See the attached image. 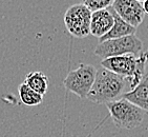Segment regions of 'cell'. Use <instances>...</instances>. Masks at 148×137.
I'll use <instances>...</instances> for the list:
<instances>
[{
	"label": "cell",
	"instance_id": "1",
	"mask_svg": "<svg viewBox=\"0 0 148 137\" xmlns=\"http://www.w3.org/2000/svg\"><path fill=\"white\" fill-rule=\"evenodd\" d=\"M129 88L127 78L122 77L105 68L97 70L94 84L87 95V99L95 103H108L121 99Z\"/></svg>",
	"mask_w": 148,
	"mask_h": 137
},
{
	"label": "cell",
	"instance_id": "2",
	"mask_svg": "<svg viewBox=\"0 0 148 137\" xmlns=\"http://www.w3.org/2000/svg\"><path fill=\"white\" fill-rule=\"evenodd\" d=\"M148 62V52L138 55L126 54L102 59L101 66L116 74L127 78L129 91L134 90L141 82L146 74V64Z\"/></svg>",
	"mask_w": 148,
	"mask_h": 137
},
{
	"label": "cell",
	"instance_id": "3",
	"mask_svg": "<svg viewBox=\"0 0 148 137\" xmlns=\"http://www.w3.org/2000/svg\"><path fill=\"white\" fill-rule=\"evenodd\" d=\"M112 122L119 129L131 130L139 127L144 119V111L125 98L106 103Z\"/></svg>",
	"mask_w": 148,
	"mask_h": 137
},
{
	"label": "cell",
	"instance_id": "4",
	"mask_svg": "<svg viewBox=\"0 0 148 137\" xmlns=\"http://www.w3.org/2000/svg\"><path fill=\"white\" fill-rule=\"evenodd\" d=\"M143 49L142 40L136 35H129L125 37L114 38L100 42L95 49V55L102 59L114 56H121L126 54L138 55Z\"/></svg>",
	"mask_w": 148,
	"mask_h": 137
},
{
	"label": "cell",
	"instance_id": "5",
	"mask_svg": "<svg viewBox=\"0 0 148 137\" xmlns=\"http://www.w3.org/2000/svg\"><path fill=\"white\" fill-rule=\"evenodd\" d=\"M97 74V68L91 64L81 63L77 68L71 71L65 77L63 84L67 91L74 93L78 97H87L91 86L94 84Z\"/></svg>",
	"mask_w": 148,
	"mask_h": 137
},
{
	"label": "cell",
	"instance_id": "6",
	"mask_svg": "<svg viewBox=\"0 0 148 137\" xmlns=\"http://www.w3.org/2000/svg\"><path fill=\"white\" fill-rule=\"evenodd\" d=\"M91 11L82 3L69 6L64 14V24L76 38H85L90 34Z\"/></svg>",
	"mask_w": 148,
	"mask_h": 137
},
{
	"label": "cell",
	"instance_id": "7",
	"mask_svg": "<svg viewBox=\"0 0 148 137\" xmlns=\"http://www.w3.org/2000/svg\"><path fill=\"white\" fill-rule=\"evenodd\" d=\"M111 8L124 21L134 28L143 22L145 12L142 3L137 0H114Z\"/></svg>",
	"mask_w": 148,
	"mask_h": 137
},
{
	"label": "cell",
	"instance_id": "8",
	"mask_svg": "<svg viewBox=\"0 0 148 137\" xmlns=\"http://www.w3.org/2000/svg\"><path fill=\"white\" fill-rule=\"evenodd\" d=\"M114 16L109 8L91 12L90 34L97 38L107 34L114 26Z\"/></svg>",
	"mask_w": 148,
	"mask_h": 137
},
{
	"label": "cell",
	"instance_id": "9",
	"mask_svg": "<svg viewBox=\"0 0 148 137\" xmlns=\"http://www.w3.org/2000/svg\"><path fill=\"white\" fill-rule=\"evenodd\" d=\"M109 10L112 13V16H114V26L110 29V31L105 34L103 37L99 38V43L103 42L105 40L109 39H114V38H121V37H125V36H129V35H136V32H137V28L132 26L131 24L127 23L126 21L120 17L119 15L114 12V10L109 6Z\"/></svg>",
	"mask_w": 148,
	"mask_h": 137
},
{
	"label": "cell",
	"instance_id": "10",
	"mask_svg": "<svg viewBox=\"0 0 148 137\" xmlns=\"http://www.w3.org/2000/svg\"><path fill=\"white\" fill-rule=\"evenodd\" d=\"M122 98H125L131 103L136 104L144 112H148V74L146 72L145 76L141 80L134 90L126 92Z\"/></svg>",
	"mask_w": 148,
	"mask_h": 137
},
{
	"label": "cell",
	"instance_id": "11",
	"mask_svg": "<svg viewBox=\"0 0 148 137\" xmlns=\"http://www.w3.org/2000/svg\"><path fill=\"white\" fill-rule=\"evenodd\" d=\"M24 83L42 96H44L49 90V78L41 71L29 72L24 78Z\"/></svg>",
	"mask_w": 148,
	"mask_h": 137
},
{
	"label": "cell",
	"instance_id": "12",
	"mask_svg": "<svg viewBox=\"0 0 148 137\" xmlns=\"http://www.w3.org/2000/svg\"><path fill=\"white\" fill-rule=\"evenodd\" d=\"M18 92H19L20 99H21L22 103H24L25 106H29V107L39 106L40 103H42L43 101L42 95H40L39 93L35 92L34 90H32L24 82L21 83L19 86Z\"/></svg>",
	"mask_w": 148,
	"mask_h": 137
},
{
	"label": "cell",
	"instance_id": "13",
	"mask_svg": "<svg viewBox=\"0 0 148 137\" xmlns=\"http://www.w3.org/2000/svg\"><path fill=\"white\" fill-rule=\"evenodd\" d=\"M82 4L87 6L91 12L98 11V10L107 9L112 6L114 0H80Z\"/></svg>",
	"mask_w": 148,
	"mask_h": 137
},
{
	"label": "cell",
	"instance_id": "14",
	"mask_svg": "<svg viewBox=\"0 0 148 137\" xmlns=\"http://www.w3.org/2000/svg\"><path fill=\"white\" fill-rule=\"evenodd\" d=\"M143 10H144V12H145L146 14H148V0H145L144 2H143Z\"/></svg>",
	"mask_w": 148,
	"mask_h": 137
},
{
	"label": "cell",
	"instance_id": "15",
	"mask_svg": "<svg viewBox=\"0 0 148 137\" xmlns=\"http://www.w3.org/2000/svg\"><path fill=\"white\" fill-rule=\"evenodd\" d=\"M137 1H139V2H141V3H142V2H144V1H145V0H137Z\"/></svg>",
	"mask_w": 148,
	"mask_h": 137
},
{
	"label": "cell",
	"instance_id": "16",
	"mask_svg": "<svg viewBox=\"0 0 148 137\" xmlns=\"http://www.w3.org/2000/svg\"><path fill=\"white\" fill-rule=\"evenodd\" d=\"M147 74H148V72H147Z\"/></svg>",
	"mask_w": 148,
	"mask_h": 137
},
{
	"label": "cell",
	"instance_id": "17",
	"mask_svg": "<svg viewBox=\"0 0 148 137\" xmlns=\"http://www.w3.org/2000/svg\"><path fill=\"white\" fill-rule=\"evenodd\" d=\"M147 52H148V50H147Z\"/></svg>",
	"mask_w": 148,
	"mask_h": 137
}]
</instances>
